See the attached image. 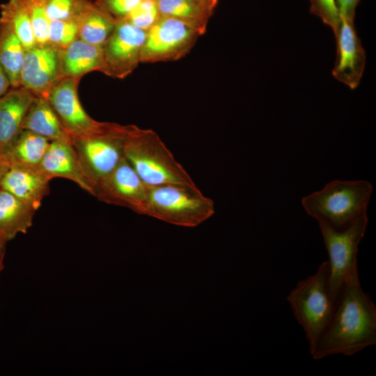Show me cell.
Returning <instances> with one entry per match:
<instances>
[{
	"label": "cell",
	"instance_id": "2e32d148",
	"mask_svg": "<svg viewBox=\"0 0 376 376\" xmlns=\"http://www.w3.org/2000/svg\"><path fill=\"white\" fill-rule=\"evenodd\" d=\"M49 181L38 169L10 166L1 182L0 189L22 200L36 211L49 193Z\"/></svg>",
	"mask_w": 376,
	"mask_h": 376
},
{
	"label": "cell",
	"instance_id": "d4e9b609",
	"mask_svg": "<svg viewBox=\"0 0 376 376\" xmlns=\"http://www.w3.org/2000/svg\"><path fill=\"white\" fill-rule=\"evenodd\" d=\"M79 38V27L75 19L50 20L48 42L63 49Z\"/></svg>",
	"mask_w": 376,
	"mask_h": 376
},
{
	"label": "cell",
	"instance_id": "603a6c76",
	"mask_svg": "<svg viewBox=\"0 0 376 376\" xmlns=\"http://www.w3.org/2000/svg\"><path fill=\"white\" fill-rule=\"evenodd\" d=\"M0 22L10 25L25 49L36 44L26 0H8L1 4Z\"/></svg>",
	"mask_w": 376,
	"mask_h": 376
},
{
	"label": "cell",
	"instance_id": "83f0119b",
	"mask_svg": "<svg viewBox=\"0 0 376 376\" xmlns=\"http://www.w3.org/2000/svg\"><path fill=\"white\" fill-rule=\"evenodd\" d=\"M50 20L75 19L88 0H44Z\"/></svg>",
	"mask_w": 376,
	"mask_h": 376
},
{
	"label": "cell",
	"instance_id": "ffe728a7",
	"mask_svg": "<svg viewBox=\"0 0 376 376\" xmlns=\"http://www.w3.org/2000/svg\"><path fill=\"white\" fill-rule=\"evenodd\" d=\"M49 143L46 138L22 130L2 154L10 166L38 169Z\"/></svg>",
	"mask_w": 376,
	"mask_h": 376
},
{
	"label": "cell",
	"instance_id": "e0dca14e",
	"mask_svg": "<svg viewBox=\"0 0 376 376\" xmlns=\"http://www.w3.org/2000/svg\"><path fill=\"white\" fill-rule=\"evenodd\" d=\"M59 56L63 77H81L93 71L102 72V46L94 45L78 38L67 47L60 49Z\"/></svg>",
	"mask_w": 376,
	"mask_h": 376
},
{
	"label": "cell",
	"instance_id": "7a4b0ae2",
	"mask_svg": "<svg viewBox=\"0 0 376 376\" xmlns=\"http://www.w3.org/2000/svg\"><path fill=\"white\" fill-rule=\"evenodd\" d=\"M124 155L141 179L148 185H175L199 189L152 130L130 125Z\"/></svg>",
	"mask_w": 376,
	"mask_h": 376
},
{
	"label": "cell",
	"instance_id": "d6a6232c",
	"mask_svg": "<svg viewBox=\"0 0 376 376\" xmlns=\"http://www.w3.org/2000/svg\"><path fill=\"white\" fill-rule=\"evenodd\" d=\"M197 5L202 6L203 8L208 10L209 11L214 13L219 0H189Z\"/></svg>",
	"mask_w": 376,
	"mask_h": 376
},
{
	"label": "cell",
	"instance_id": "52a82bcc",
	"mask_svg": "<svg viewBox=\"0 0 376 376\" xmlns=\"http://www.w3.org/2000/svg\"><path fill=\"white\" fill-rule=\"evenodd\" d=\"M368 221L367 214H364L340 230L324 222H318L329 254L330 288L335 301L345 283L359 275L358 245L364 236Z\"/></svg>",
	"mask_w": 376,
	"mask_h": 376
},
{
	"label": "cell",
	"instance_id": "7c38bea8",
	"mask_svg": "<svg viewBox=\"0 0 376 376\" xmlns=\"http://www.w3.org/2000/svg\"><path fill=\"white\" fill-rule=\"evenodd\" d=\"M60 49L49 42L25 49L20 72V86L36 96L47 98L52 88L63 78Z\"/></svg>",
	"mask_w": 376,
	"mask_h": 376
},
{
	"label": "cell",
	"instance_id": "ac0fdd59",
	"mask_svg": "<svg viewBox=\"0 0 376 376\" xmlns=\"http://www.w3.org/2000/svg\"><path fill=\"white\" fill-rule=\"evenodd\" d=\"M36 210L29 204L0 189V237L8 242L31 226Z\"/></svg>",
	"mask_w": 376,
	"mask_h": 376
},
{
	"label": "cell",
	"instance_id": "1f68e13d",
	"mask_svg": "<svg viewBox=\"0 0 376 376\" xmlns=\"http://www.w3.org/2000/svg\"><path fill=\"white\" fill-rule=\"evenodd\" d=\"M11 86L10 81L0 63V97L3 95Z\"/></svg>",
	"mask_w": 376,
	"mask_h": 376
},
{
	"label": "cell",
	"instance_id": "4316f807",
	"mask_svg": "<svg viewBox=\"0 0 376 376\" xmlns=\"http://www.w3.org/2000/svg\"><path fill=\"white\" fill-rule=\"evenodd\" d=\"M26 2L36 43L48 42L50 19L46 11L44 0H26Z\"/></svg>",
	"mask_w": 376,
	"mask_h": 376
},
{
	"label": "cell",
	"instance_id": "d6986e66",
	"mask_svg": "<svg viewBox=\"0 0 376 376\" xmlns=\"http://www.w3.org/2000/svg\"><path fill=\"white\" fill-rule=\"evenodd\" d=\"M22 128L50 141L70 139L48 100L43 97H34L26 113Z\"/></svg>",
	"mask_w": 376,
	"mask_h": 376
},
{
	"label": "cell",
	"instance_id": "4fadbf2b",
	"mask_svg": "<svg viewBox=\"0 0 376 376\" xmlns=\"http://www.w3.org/2000/svg\"><path fill=\"white\" fill-rule=\"evenodd\" d=\"M334 36L337 45V57L332 75L350 89H355L363 77L366 56L357 35L354 19L340 17L339 26Z\"/></svg>",
	"mask_w": 376,
	"mask_h": 376
},
{
	"label": "cell",
	"instance_id": "3957f363",
	"mask_svg": "<svg viewBox=\"0 0 376 376\" xmlns=\"http://www.w3.org/2000/svg\"><path fill=\"white\" fill-rule=\"evenodd\" d=\"M373 192L366 180H334L301 199L306 212L317 221L340 230L366 214Z\"/></svg>",
	"mask_w": 376,
	"mask_h": 376
},
{
	"label": "cell",
	"instance_id": "7402d4cb",
	"mask_svg": "<svg viewBox=\"0 0 376 376\" xmlns=\"http://www.w3.org/2000/svg\"><path fill=\"white\" fill-rule=\"evenodd\" d=\"M25 48L9 24L0 22V63L12 88L20 86V72Z\"/></svg>",
	"mask_w": 376,
	"mask_h": 376
},
{
	"label": "cell",
	"instance_id": "9a60e30c",
	"mask_svg": "<svg viewBox=\"0 0 376 376\" xmlns=\"http://www.w3.org/2000/svg\"><path fill=\"white\" fill-rule=\"evenodd\" d=\"M36 95L19 86L12 88L0 97V153L5 150L22 130L26 113Z\"/></svg>",
	"mask_w": 376,
	"mask_h": 376
},
{
	"label": "cell",
	"instance_id": "484cf974",
	"mask_svg": "<svg viewBox=\"0 0 376 376\" xmlns=\"http://www.w3.org/2000/svg\"><path fill=\"white\" fill-rule=\"evenodd\" d=\"M161 16L156 1L141 0L123 19L134 26L148 31Z\"/></svg>",
	"mask_w": 376,
	"mask_h": 376
},
{
	"label": "cell",
	"instance_id": "f1b7e54d",
	"mask_svg": "<svg viewBox=\"0 0 376 376\" xmlns=\"http://www.w3.org/2000/svg\"><path fill=\"white\" fill-rule=\"evenodd\" d=\"M311 13L329 26L335 35L340 23L336 0H310Z\"/></svg>",
	"mask_w": 376,
	"mask_h": 376
},
{
	"label": "cell",
	"instance_id": "6da1fadb",
	"mask_svg": "<svg viewBox=\"0 0 376 376\" xmlns=\"http://www.w3.org/2000/svg\"><path fill=\"white\" fill-rule=\"evenodd\" d=\"M375 344L376 308L357 275L340 289L330 320L310 353L317 360L333 354L351 357Z\"/></svg>",
	"mask_w": 376,
	"mask_h": 376
},
{
	"label": "cell",
	"instance_id": "e575fe53",
	"mask_svg": "<svg viewBox=\"0 0 376 376\" xmlns=\"http://www.w3.org/2000/svg\"><path fill=\"white\" fill-rule=\"evenodd\" d=\"M6 242V241L0 237V273L3 268V258L5 255Z\"/></svg>",
	"mask_w": 376,
	"mask_h": 376
},
{
	"label": "cell",
	"instance_id": "277c9868",
	"mask_svg": "<svg viewBox=\"0 0 376 376\" xmlns=\"http://www.w3.org/2000/svg\"><path fill=\"white\" fill-rule=\"evenodd\" d=\"M328 261L317 272L299 281L287 300L298 323L303 328L311 351L328 324L335 301L330 288Z\"/></svg>",
	"mask_w": 376,
	"mask_h": 376
},
{
	"label": "cell",
	"instance_id": "cb8c5ba5",
	"mask_svg": "<svg viewBox=\"0 0 376 376\" xmlns=\"http://www.w3.org/2000/svg\"><path fill=\"white\" fill-rule=\"evenodd\" d=\"M161 15L186 22L203 33L212 13L189 0H157Z\"/></svg>",
	"mask_w": 376,
	"mask_h": 376
},
{
	"label": "cell",
	"instance_id": "5b68a950",
	"mask_svg": "<svg viewBox=\"0 0 376 376\" xmlns=\"http://www.w3.org/2000/svg\"><path fill=\"white\" fill-rule=\"evenodd\" d=\"M215 212L213 201L199 189L163 185H149L146 215L184 227H195Z\"/></svg>",
	"mask_w": 376,
	"mask_h": 376
},
{
	"label": "cell",
	"instance_id": "f546056e",
	"mask_svg": "<svg viewBox=\"0 0 376 376\" xmlns=\"http://www.w3.org/2000/svg\"><path fill=\"white\" fill-rule=\"evenodd\" d=\"M141 0H96L98 6L111 15L116 20L127 16Z\"/></svg>",
	"mask_w": 376,
	"mask_h": 376
},
{
	"label": "cell",
	"instance_id": "9c48e42d",
	"mask_svg": "<svg viewBox=\"0 0 376 376\" xmlns=\"http://www.w3.org/2000/svg\"><path fill=\"white\" fill-rule=\"evenodd\" d=\"M146 31L123 21L116 20L111 35L102 46L103 67L107 76L123 79L141 63V52Z\"/></svg>",
	"mask_w": 376,
	"mask_h": 376
},
{
	"label": "cell",
	"instance_id": "4dcf8cb0",
	"mask_svg": "<svg viewBox=\"0 0 376 376\" xmlns=\"http://www.w3.org/2000/svg\"><path fill=\"white\" fill-rule=\"evenodd\" d=\"M360 0H336L340 17L354 19L356 8Z\"/></svg>",
	"mask_w": 376,
	"mask_h": 376
},
{
	"label": "cell",
	"instance_id": "8fae6325",
	"mask_svg": "<svg viewBox=\"0 0 376 376\" xmlns=\"http://www.w3.org/2000/svg\"><path fill=\"white\" fill-rule=\"evenodd\" d=\"M81 77H63L50 90L47 99L70 136H84L100 131L105 122L92 118L78 97Z\"/></svg>",
	"mask_w": 376,
	"mask_h": 376
},
{
	"label": "cell",
	"instance_id": "d590c367",
	"mask_svg": "<svg viewBox=\"0 0 376 376\" xmlns=\"http://www.w3.org/2000/svg\"><path fill=\"white\" fill-rule=\"evenodd\" d=\"M147 1H157V0H147Z\"/></svg>",
	"mask_w": 376,
	"mask_h": 376
},
{
	"label": "cell",
	"instance_id": "5bb4252c",
	"mask_svg": "<svg viewBox=\"0 0 376 376\" xmlns=\"http://www.w3.org/2000/svg\"><path fill=\"white\" fill-rule=\"evenodd\" d=\"M38 169L50 180L54 178L70 180L94 196L93 187L82 173L70 139L50 141Z\"/></svg>",
	"mask_w": 376,
	"mask_h": 376
},
{
	"label": "cell",
	"instance_id": "8992f818",
	"mask_svg": "<svg viewBox=\"0 0 376 376\" xmlns=\"http://www.w3.org/2000/svg\"><path fill=\"white\" fill-rule=\"evenodd\" d=\"M129 125L104 123L93 134L70 136L83 174L94 187L125 157L124 146Z\"/></svg>",
	"mask_w": 376,
	"mask_h": 376
},
{
	"label": "cell",
	"instance_id": "30bf717a",
	"mask_svg": "<svg viewBox=\"0 0 376 376\" xmlns=\"http://www.w3.org/2000/svg\"><path fill=\"white\" fill-rule=\"evenodd\" d=\"M149 185L124 157L115 169L94 187V196L109 204L146 214Z\"/></svg>",
	"mask_w": 376,
	"mask_h": 376
},
{
	"label": "cell",
	"instance_id": "44dd1931",
	"mask_svg": "<svg viewBox=\"0 0 376 376\" xmlns=\"http://www.w3.org/2000/svg\"><path fill=\"white\" fill-rule=\"evenodd\" d=\"M75 20L79 27V38L97 46L104 45L116 22L104 9L89 1Z\"/></svg>",
	"mask_w": 376,
	"mask_h": 376
},
{
	"label": "cell",
	"instance_id": "836d02e7",
	"mask_svg": "<svg viewBox=\"0 0 376 376\" xmlns=\"http://www.w3.org/2000/svg\"><path fill=\"white\" fill-rule=\"evenodd\" d=\"M10 163L8 162L6 157L3 154L0 153V184L4 175L10 169Z\"/></svg>",
	"mask_w": 376,
	"mask_h": 376
},
{
	"label": "cell",
	"instance_id": "ba28073f",
	"mask_svg": "<svg viewBox=\"0 0 376 376\" xmlns=\"http://www.w3.org/2000/svg\"><path fill=\"white\" fill-rule=\"evenodd\" d=\"M204 34L179 19L161 15L146 31L141 52V62L175 61L185 56L198 38Z\"/></svg>",
	"mask_w": 376,
	"mask_h": 376
}]
</instances>
